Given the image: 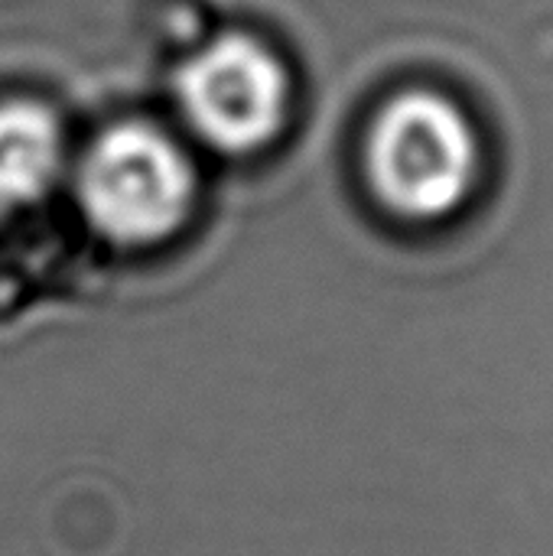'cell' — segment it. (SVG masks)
I'll return each mask as SVG.
<instances>
[{"label":"cell","mask_w":553,"mask_h":556,"mask_svg":"<svg viewBox=\"0 0 553 556\" xmlns=\"http://www.w3.org/2000/svg\"><path fill=\"white\" fill-rule=\"evenodd\" d=\"M479 137L443 94L404 91L378 114L368 137V176L388 208L404 218H443L479 179Z\"/></svg>","instance_id":"obj_1"},{"label":"cell","mask_w":553,"mask_h":556,"mask_svg":"<svg viewBox=\"0 0 553 556\" xmlns=\"http://www.w3.org/2000/svg\"><path fill=\"white\" fill-rule=\"evenodd\" d=\"M196 176L186 153L150 124L104 130L78 166L85 218L117 244H150L173 235L192 205Z\"/></svg>","instance_id":"obj_2"},{"label":"cell","mask_w":553,"mask_h":556,"mask_svg":"<svg viewBox=\"0 0 553 556\" xmlns=\"http://www.w3.org/2000/svg\"><path fill=\"white\" fill-rule=\"evenodd\" d=\"M176 98L183 117L209 147L251 153L280 130L290 78L261 39L225 33L179 68Z\"/></svg>","instance_id":"obj_3"},{"label":"cell","mask_w":553,"mask_h":556,"mask_svg":"<svg viewBox=\"0 0 553 556\" xmlns=\"http://www.w3.org/2000/svg\"><path fill=\"white\" fill-rule=\"evenodd\" d=\"M62 169V127L36 101L0 104V208L42 199Z\"/></svg>","instance_id":"obj_4"}]
</instances>
